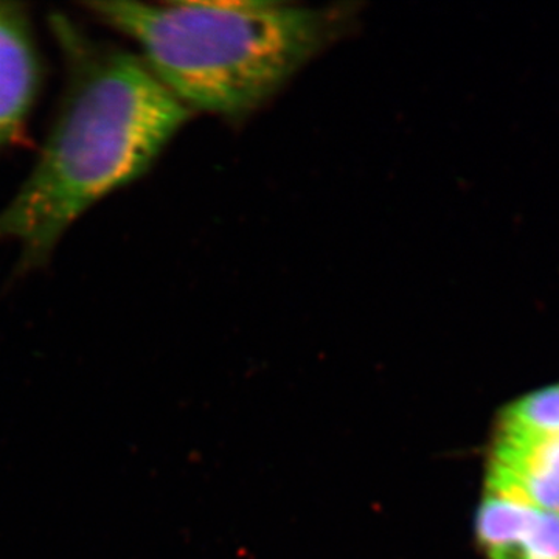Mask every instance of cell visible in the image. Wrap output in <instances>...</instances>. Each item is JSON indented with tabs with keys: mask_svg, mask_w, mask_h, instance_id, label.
Here are the masks:
<instances>
[{
	"mask_svg": "<svg viewBox=\"0 0 559 559\" xmlns=\"http://www.w3.org/2000/svg\"><path fill=\"white\" fill-rule=\"evenodd\" d=\"M50 22L64 95L35 168L0 212V241L20 246L22 270L46 263L83 213L142 178L191 112L142 58L95 43L68 17Z\"/></svg>",
	"mask_w": 559,
	"mask_h": 559,
	"instance_id": "6da1fadb",
	"label": "cell"
},
{
	"mask_svg": "<svg viewBox=\"0 0 559 559\" xmlns=\"http://www.w3.org/2000/svg\"><path fill=\"white\" fill-rule=\"evenodd\" d=\"M130 36L153 75L186 108L238 119L259 109L337 32L336 10L278 2H92Z\"/></svg>",
	"mask_w": 559,
	"mask_h": 559,
	"instance_id": "7a4b0ae2",
	"label": "cell"
},
{
	"mask_svg": "<svg viewBox=\"0 0 559 559\" xmlns=\"http://www.w3.org/2000/svg\"><path fill=\"white\" fill-rule=\"evenodd\" d=\"M487 488L559 513V436L498 426L489 450Z\"/></svg>",
	"mask_w": 559,
	"mask_h": 559,
	"instance_id": "3957f363",
	"label": "cell"
},
{
	"mask_svg": "<svg viewBox=\"0 0 559 559\" xmlns=\"http://www.w3.org/2000/svg\"><path fill=\"white\" fill-rule=\"evenodd\" d=\"M476 535L488 559H559V513L485 491Z\"/></svg>",
	"mask_w": 559,
	"mask_h": 559,
	"instance_id": "277c9868",
	"label": "cell"
},
{
	"mask_svg": "<svg viewBox=\"0 0 559 559\" xmlns=\"http://www.w3.org/2000/svg\"><path fill=\"white\" fill-rule=\"evenodd\" d=\"M40 61L27 13L0 2V148L24 130L40 87Z\"/></svg>",
	"mask_w": 559,
	"mask_h": 559,
	"instance_id": "5b68a950",
	"label": "cell"
},
{
	"mask_svg": "<svg viewBox=\"0 0 559 559\" xmlns=\"http://www.w3.org/2000/svg\"><path fill=\"white\" fill-rule=\"evenodd\" d=\"M499 425L559 436V384L535 390L509 404Z\"/></svg>",
	"mask_w": 559,
	"mask_h": 559,
	"instance_id": "8992f818",
	"label": "cell"
}]
</instances>
